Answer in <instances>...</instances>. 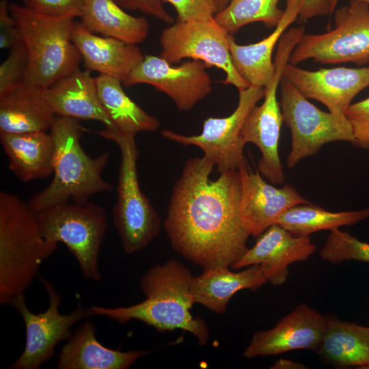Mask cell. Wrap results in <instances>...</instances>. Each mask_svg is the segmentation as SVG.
I'll list each match as a JSON object with an SVG mask.
<instances>
[{"label":"cell","mask_w":369,"mask_h":369,"mask_svg":"<svg viewBox=\"0 0 369 369\" xmlns=\"http://www.w3.org/2000/svg\"><path fill=\"white\" fill-rule=\"evenodd\" d=\"M8 168L23 182L42 179L53 173L55 146L47 131L0 133Z\"/></svg>","instance_id":"obj_23"},{"label":"cell","mask_w":369,"mask_h":369,"mask_svg":"<svg viewBox=\"0 0 369 369\" xmlns=\"http://www.w3.org/2000/svg\"><path fill=\"white\" fill-rule=\"evenodd\" d=\"M360 1H363L369 3V0H360Z\"/></svg>","instance_id":"obj_42"},{"label":"cell","mask_w":369,"mask_h":369,"mask_svg":"<svg viewBox=\"0 0 369 369\" xmlns=\"http://www.w3.org/2000/svg\"><path fill=\"white\" fill-rule=\"evenodd\" d=\"M230 0H213L215 15L223 10Z\"/></svg>","instance_id":"obj_40"},{"label":"cell","mask_w":369,"mask_h":369,"mask_svg":"<svg viewBox=\"0 0 369 369\" xmlns=\"http://www.w3.org/2000/svg\"><path fill=\"white\" fill-rule=\"evenodd\" d=\"M273 369H299V368H305V367L297 362L286 359H280L277 360L273 366L271 367Z\"/></svg>","instance_id":"obj_39"},{"label":"cell","mask_w":369,"mask_h":369,"mask_svg":"<svg viewBox=\"0 0 369 369\" xmlns=\"http://www.w3.org/2000/svg\"><path fill=\"white\" fill-rule=\"evenodd\" d=\"M36 215L44 238L66 246L77 260L84 278L101 280L98 258L108 228L104 208L89 201L66 202Z\"/></svg>","instance_id":"obj_7"},{"label":"cell","mask_w":369,"mask_h":369,"mask_svg":"<svg viewBox=\"0 0 369 369\" xmlns=\"http://www.w3.org/2000/svg\"><path fill=\"white\" fill-rule=\"evenodd\" d=\"M57 243L43 236L37 215L18 195L0 192V303L24 294Z\"/></svg>","instance_id":"obj_3"},{"label":"cell","mask_w":369,"mask_h":369,"mask_svg":"<svg viewBox=\"0 0 369 369\" xmlns=\"http://www.w3.org/2000/svg\"><path fill=\"white\" fill-rule=\"evenodd\" d=\"M23 6L45 16H62L71 12L80 15L83 0H22Z\"/></svg>","instance_id":"obj_35"},{"label":"cell","mask_w":369,"mask_h":369,"mask_svg":"<svg viewBox=\"0 0 369 369\" xmlns=\"http://www.w3.org/2000/svg\"><path fill=\"white\" fill-rule=\"evenodd\" d=\"M339 0H331V14L334 11Z\"/></svg>","instance_id":"obj_41"},{"label":"cell","mask_w":369,"mask_h":369,"mask_svg":"<svg viewBox=\"0 0 369 369\" xmlns=\"http://www.w3.org/2000/svg\"><path fill=\"white\" fill-rule=\"evenodd\" d=\"M8 9L28 54L24 84L46 90L79 68L81 56L72 40L78 13L45 16L14 3Z\"/></svg>","instance_id":"obj_5"},{"label":"cell","mask_w":369,"mask_h":369,"mask_svg":"<svg viewBox=\"0 0 369 369\" xmlns=\"http://www.w3.org/2000/svg\"><path fill=\"white\" fill-rule=\"evenodd\" d=\"M95 82L100 102L115 130L135 135L139 132H153L159 128V120L127 96L120 79L99 74Z\"/></svg>","instance_id":"obj_28"},{"label":"cell","mask_w":369,"mask_h":369,"mask_svg":"<svg viewBox=\"0 0 369 369\" xmlns=\"http://www.w3.org/2000/svg\"><path fill=\"white\" fill-rule=\"evenodd\" d=\"M326 328V317L306 304H299L269 329L254 333L243 355L250 359L309 349L317 352Z\"/></svg>","instance_id":"obj_16"},{"label":"cell","mask_w":369,"mask_h":369,"mask_svg":"<svg viewBox=\"0 0 369 369\" xmlns=\"http://www.w3.org/2000/svg\"><path fill=\"white\" fill-rule=\"evenodd\" d=\"M228 33L215 20H178L161 34L160 57L174 65L185 58L200 60L226 74L225 85L238 91L250 85L235 70L228 47Z\"/></svg>","instance_id":"obj_11"},{"label":"cell","mask_w":369,"mask_h":369,"mask_svg":"<svg viewBox=\"0 0 369 369\" xmlns=\"http://www.w3.org/2000/svg\"><path fill=\"white\" fill-rule=\"evenodd\" d=\"M316 249L310 236L294 235L275 223L258 236L254 245L248 248L232 268L240 269L260 264L267 282L282 286L288 279L289 266L307 260Z\"/></svg>","instance_id":"obj_17"},{"label":"cell","mask_w":369,"mask_h":369,"mask_svg":"<svg viewBox=\"0 0 369 369\" xmlns=\"http://www.w3.org/2000/svg\"><path fill=\"white\" fill-rule=\"evenodd\" d=\"M208 158H189L174 184L163 227L173 249L203 269L232 267L251 235L241 213L239 170L209 178Z\"/></svg>","instance_id":"obj_1"},{"label":"cell","mask_w":369,"mask_h":369,"mask_svg":"<svg viewBox=\"0 0 369 369\" xmlns=\"http://www.w3.org/2000/svg\"><path fill=\"white\" fill-rule=\"evenodd\" d=\"M283 77L306 98L321 102L331 113L345 114L353 99L369 86V67L310 71L288 63Z\"/></svg>","instance_id":"obj_15"},{"label":"cell","mask_w":369,"mask_h":369,"mask_svg":"<svg viewBox=\"0 0 369 369\" xmlns=\"http://www.w3.org/2000/svg\"><path fill=\"white\" fill-rule=\"evenodd\" d=\"M79 18L91 32L128 44L144 42L149 31L145 17L130 15L114 0H83Z\"/></svg>","instance_id":"obj_26"},{"label":"cell","mask_w":369,"mask_h":369,"mask_svg":"<svg viewBox=\"0 0 369 369\" xmlns=\"http://www.w3.org/2000/svg\"><path fill=\"white\" fill-rule=\"evenodd\" d=\"M345 115L353 129V146L369 149V97L351 104Z\"/></svg>","instance_id":"obj_33"},{"label":"cell","mask_w":369,"mask_h":369,"mask_svg":"<svg viewBox=\"0 0 369 369\" xmlns=\"http://www.w3.org/2000/svg\"><path fill=\"white\" fill-rule=\"evenodd\" d=\"M369 217V208L358 210L331 212L311 203L295 205L284 211L276 223L292 234L309 236L320 231L344 226H352Z\"/></svg>","instance_id":"obj_29"},{"label":"cell","mask_w":369,"mask_h":369,"mask_svg":"<svg viewBox=\"0 0 369 369\" xmlns=\"http://www.w3.org/2000/svg\"><path fill=\"white\" fill-rule=\"evenodd\" d=\"M320 256L323 260L333 264L349 260L369 263V243L335 228L330 230Z\"/></svg>","instance_id":"obj_31"},{"label":"cell","mask_w":369,"mask_h":369,"mask_svg":"<svg viewBox=\"0 0 369 369\" xmlns=\"http://www.w3.org/2000/svg\"><path fill=\"white\" fill-rule=\"evenodd\" d=\"M72 40L80 53L85 68L100 74L122 81L144 59L140 49L118 39L98 36L76 21Z\"/></svg>","instance_id":"obj_19"},{"label":"cell","mask_w":369,"mask_h":369,"mask_svg":"<svg viewBox=\"0 0 369 369\" xmlns=\"http://www.w3.org/2000/svg\"><path fill=\"white\" fill-rule=\"evenodd\" d=\"M238 102L235 110L225 118H212L203 122L202 132L197 135H183L169 129L161 135L184 146L193 145L204 152V156L212 161L219 172L238 170L247 163L244 146L240 139L244 122L258 102L264 98V87L250 85L239 90Z\"/></svg>","instance_id":"obj_13"},{"label":"cell","mask_w":369,"mask_h":369,"mask_svg":"<svg viewBox=\"0 0 369 369\" xmlns=\"http://www.w3.org/2000/svg\"><path fill=\"white\" fill-rule=\"evenodd\" d=\"M301 34L295 29H288L277 43L274 59L275 74L264 87V100L257 105L247 115L240 133L243 145L255 144L261 153L258 171L269 182L281 184L285 174L279 154V142L283 118L277 91L283 77V71L290 55L300 40Z\"/></svg>","instance_id":"obj_8"},{"label":"cell","mask_w":369,"mask_h":369,"mask_svg":"<svg viewBox=\"0 0 369 369\" xmlns=\"http://www.w3.org/2000/svg\"><path fill=\"white\" fill-rule=\"evenodd\" d=\"M241 179V213L250 234L258 236L276 223L289 208L310 203L291 184L276 187L266 182L258 169L253 172L248 162L239 168Z\"/></svg>","instance_id":"obj_18"},{"label":"cell","mask_w":369,"mask_h":369,"mask_svg":"<svg viewBox=\"0 0 369 369\" xmlns=\"http://www.w3.org/2000/svg\"><path fill=\"white\" fill-rule=\"evenodd\" d=\"M42 282L49 298V307L44 312L34 314L30 311L24 294L11 303L25 323L26 343L23 352L10 368H39L54 355L55 347L60 342L70 338L71 329L75 324L96 315L90 308L81 305L70 314H61V295L49 281L42 279Z\"/></svg>","instance_id":"obj_12"},{"label":"cell","mask_w":369,"mask_h":369,"mask_svg":"<svg viewBox=\"0 0 369 369\" xmlns=\"http://www.w3.org/2000/svg\"><path fill=\"white\" fill-rule=\"evenodd\" d=\"M44 97L57 116L92 120L115 130L98 97L90 70H75L44 90Z\"/></svg>","instance_id":"obj_20"},{"label":"cell","mask_w":369,"mask_h":369,"mask_svg":"<svg viewBox=\"0 0 369 369\" xmlns=\"http://www.w3.org/2000/svg\"><path fill=\"white\" fill-rule=\"evenodd\" d=\"M266 282L260 264L249 266L238 272L231 271L229 267H218L204 269L201 275L193 277L191 290L195 303L223 314L238 291L256 290Z\"/></svg>","instance_id":"obj_24"},{"label":"cell","mask_w":369,"mask_h":369,"mask_svg":"<svg viewBox=\"0 0 369 369\" xmlns=\"http://www.w3.org/2000/svg\"><path fill=\"white\" fill-rule=\"evenodd\" d=\"M338 366L369 368V327L326 317V328L316 352Z\"/></svg>","instance_id":"obj_27"},{"label":"cell","mask_w":369,"mask_h":369,"mask_svg":"<svg viewBox=\"0 0 369 369\" xmlns=\"http://www.w3.org/2000/svg\"><path fill=\"white\" fill-rule=\"evenodd\" d=\"M83 130L79 120L57 116L50 130L55 146L54 176L49 185L28 202L34 213L69 201L85 203L91 196L113 189L102 176L109 152L94 158L88 156L80 142Z\"/></svg>","instance_id":"obj_4"},{"label":"cell","mask_w":369,"mask_h":369,"mask_svg":"<svg viewBox=\"0 0 369 369\" xmlns=\"http://www.w3.org/2000/svg\"><path fill=\"white\" fill-rule=\"evenodd\" d=\"M121 8L139 11L165 23H174V18L165 9V0H114Z\"/></svg>","instance_id":"obj_36"},{"label":"cell","mask_w":369,"mask_h":369,"mask_svg":"<svg viewBox=\"0 0 369 369\" xmlns=\"http://www.w3.org/2000/svg\"><path fill=\"white\" fill-rule=\"evenodd\" d=\"M44 90L23 83L0 97V133L51 130L57 115L46 101Z\"/></svg>","instance_id":"obj_25"},{"label":"cell","mask_w":369,"mask_h":369,"mask_svg":"<svg viewBox=\"0 0 369 369\" xmlns=\"http://www.w3.org/2000/svg\"><path fill=\"white\" fill-rule=\"evenodd\" d=\"M6 0L0 2V48L10 49L20 41V35Z\"/></svg>","instance_id":"obj_37"},{"label":"cell","mask_w":369,"mask_h":369,"mask_svg":"<svg viewBox=\"0 0 369 369\" xmlns=\"http://www.w3.org/2000/svg\"><path fill=\"white\" fill-rule=\"evenodd\" d=\"M175 9L178 20L214 18L213 0H165Z\"/></svg>","instance_id":"obj_34"},{"label":"cell","mask_w":369,"mask_h":369,"mask_svg":"<svg viewBox=\"0 0 369 369\" xmlns=\"http://www.w3.org/2000/svg\"><path fill=\"white\" fill-rule=\"evenodd\" d=\"M331 14V0H301L299 12L300 20Z\"/></svg>","instance_id":"obj_38"},{"label":"cell","mask_w":369,"mask_h":369,"mask_svg":"<svg viewBox=\"0 0 369 369\" xmlns=\"http://www.w3.org/2000/svg\"><path fill=\"white\" fill-rule=\"evenodd\" d=\"M208 67L200 60L173 66L161 57L146 55L122 81L125 87L152 85L166 94L180 111L191 110L213 90Z\"/></svg>","instance_id":"obj_14"},{"label":"cell","mask_w":369,"mask_h":369,"mask_svg":"<svg viewBox=\"0 0 369 369\" xmlns=\"http://www.w3.org/2000/svg\"><path fill=\"white\" fill-rule=\"evenodd\" d=\"M150 350L121 351L107 348L98 342L96 327L83 322L71 335L59 354L58 369H128Z\"/></svg>","instance_id":"obj_21"},{"label":"cell","mask_w":369,"mask_h":369,"mask_svg":"<svg viewBox=\"0 0 369 369\" xmlns=\"http://www.w3.org/2000/svg\"><path fill=\"white\" fill-rule=\"evenodd\" d=\"M301 0H287L282 20L274 31L258 42L241 45L233 35L228 34V43L232 64L238 74L249 85L266 87L275 74L272 54L282 34L299 16Z\"/></svg>","instance_id":"obj_22"},{"label":"cell","mask_w":369,"mask_h":369,"mask_svg":"<svg viewBox=\"0 0 369 369\" xmlns=\"http://www.w3.org/2000/svg\"><path fill=\"white\" fill-rule=\"evenodd\" d=\"M279 0H230L226 7L215 15V21L228 34L233 35L241 27L254 22H262L269 27H276L285 10L278 8Z\"/></svg>","instance_id":"obj_30"},{"label":"cell","mask_w":369,"mask_h":369,"mask_svg":"<svg viewBox=\"0 0 369 369\" xmlns=\"http://www.w3.org/2000/svg\"><path fill=\"white\" fill-rule=\"evenodd\" d=\"M28 64V54L22 40L10 49L6 59L0 66V97L23 83Z\"/></svg>","instance_id":"obj_32"},{"label":"cell","mask_w":369,"mask_h":369,"mask_svg":"<svg viewBox=\"0 0 369 369\" xmlns=\"http://www.w3.org/2000/svg\"><path fill=\"white\" fill-rule=\"evenodd\" d=\"M193 276L176 259L156 264L143 275L139 286L146 299L129 306L105 308L92 305L96 315L106 316L124 325L138 320L159 332L180 329L193 335L201 346L208 343L210 332L206 322L194 318L191 309L195 303L191 294Z\"/></svg>","instance_id":"obj_2"},{"label":"cell","mask_w":369,"mask_h":369,"mask_svg":"<svg viewBox=\"0 0 369 369\" xmlns=\"http://www.w3.org/2000/svg\"><path fill=\"white\" fill-rule=\"evenodd\" d=\"M98 135L115 143L120 150L113 224L124 251L132 254L145 249L159 234L161 219L139 187L137 167L139 152L135 135L107 128Z\"/></svg>","instance_id":"obj_6"},{"label":"cell","mask_w":369,"mask_h":369,"mask_svg":"<svg viewBox=\"0 0 369 369\" xmlns=\"http://www.w3.org/2000/svg\"><path fill=\"white\" fill-rule=\"evenodd\" d=\"M280 86L283 121L291 132V149L286 159L288 168L316 154L327 144H355L353 129L345 114L319 109L284 77Z\"/></svg>","instance_id":"obj_10"},{"label":"cell","mask_w":369,"mask_h":369,"mask_svg":"<svg viewBox=\"0 0 369 369\" xmlns=\"http://www.w3.org/2000/svg\"><path fill=\"white\" fill-rule=\"evenodd\" d=\"M312 59L323 64H369V3L350 0L334 11V28L321 34H305L292 50L288 63Z\"/></svg>","instance_id":"obj_9"}]
</instances>
